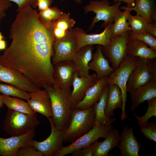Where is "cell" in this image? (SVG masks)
Returning <instances> with one entry per match:
<instances>
[{
	"mask_svg": "<svg viewBox=\"0 0 156 156\" xmlns=\"http://www.w3.org/2000/svg\"><path fill=\"white\" fill-rule=\"evenodd\" d=\"M9 37L11 42L0 55V64L20 72L40 88L53 85L55 40L50 28L40 21L37 10L28 6L18 12Z\"/></svg>",
	"mask_w": 156,
	"mask_h": 156,
	"instance_id": "obj_1",
	"label": "cell"
},
{
	"mask_svg": "<svg viewBox=\"0 0 156 156\" xmlns=\"http://www.w3.org/2000/svg\"><path fill=\"white\" fill-rule=\"evenodd\" d=\"M44 88L47 91L51 99V118L54 126L57 129L66 131L71 118V87L62 89L52 85L46 86Z\"/></svg>",
	"mask_w": 156,
	"mask_h": 156,
	"instance_id": "obj_2",
	"label": "cell"
},
{
	"mask_svg": "<svg viewBox=\"0 0 156 156\" xmlns=\"http://www.w3.org/2000/svg\"><path fill=\"white\" fill-rule=\"evenodd\" d=\"M95 114L93 105L86 109H72L70 124L66 131L63 142H72L93 127Z\"/></svg>",
	"mask_w": 156,
	"mask_h": 156,
	"instance_id": "obj_3",
	"label": "cell"
},
{
	"mask_svg": "<svg viewBox=\"0 0 156 156\" xmlns=\"http://www.w3.org/2000/svg\"><path fill=\"white\" fill-rule=\"evenodd\" d=\"M40 122L36 113L28 114L8 109L3 122V128L11 136H19L35 129Z\"/></svg>",
	"mask_w": 156,
	"mask_h": 156,
	"instance_id": "obj_4",
	"label": "cell"
},
{
	"mask_svg": "<svg viewBox=\"0 0 156 156\" xmlns=\"http://www.w3.org/2000/svg\"><path fill=\"white\" fill-rule=\"evenodd\" d=\"M137 64L135 57L126 56L118 68L108 76L107 79L108 85L111 84L117 85L120 88L122 94L123 105L120 120H125L127 118L125 112L127 96V83L129 76L137 67Z\"/></svg>",
	"mask_w": 156,
	"mask_h": 156,
	"instance_id": "obj_5",
	"label": "cell"
},
{
	"mask_svg": "<svg viewBox=\"0 0 156 156\" xmlns=\"http://www.w3.org/2000/svg\"><path fill=\"white\" fill-rule=\"evenodd\" d=\"M137 66L130 75L127 83V91L130 93L141 86L156 81V60L135 57Z\"/></svg>",
	"mask_w": 156,
	"mask_h": 156,
	"instance_id": "obj_6",
	"label": "cell"
},
{
	"mask_svg": "<svg viewBox=\"0 0 156 156\" xmlns=\"http://www.w3.org/2000/svg\"><path fill=\"white\" fill-rule=\"evenodd\" d=\"M122 3L121 1H117L114 5H110L108 0H90L83 8L85 14L90 11H93L96 14L92 18L89 29H92L96 23L101 20L104 21L101 27H105L113 24L115 16L122 12L120 10Z\"/></svg>",
	"mask_w": 156,
	"mask_h": 156,
	"instance_id": "obj_7",
	"label": "cell"
},
{
	"mask_svg": "<svg viewBox=\"0 0 156 156\" xmlns=\"http://www.w3.org/2000/svg\"><path fill=\"white\" fill-rule=\"evenodd\" d=\"M113 128L112 125L95 123L88 132L77 138L69 145L63 147L54 156H63L87 146L100 138H105L107 133Z\"/></svg>",
	"mask_w": 156,
	"mask_h": 156,
	"instance_id": "obj_8",
	"label": "cell"
},
{
	"mask_svg": "<svg viewBox=\"0 0 156 156\" xmlns=\"http://www.w3.org/2000/svg\"><path fill=\"white\" fill-rule=\"evenodd\" d=\"M129 31L119 36L111 37V42L107 46H102V51L105 57L108 58L111 67L117 69L123 62L126 55V49L129 38Z\"/></svg>",
	"mask_w": 156,
	"mask_h": 156,
	"instance_id": "obj_9",
	"label": "cell"
},
{
	"mask_svg": "<svg viewBox=\"0 0 156 156\" xmlns=\"http://www.w3.org/2000/svg\"><path fill=\"white\" fill-rule=\"evenodd\" d=\"M48 119L51 125L50 135L42 142L33 140L31 144L43 156H54L55 153L63 147L62 143L66 131L56 129L53 123L51 118Z\"/></svg>",
	"mask_w": 156,
	"mask_h": 156,
	"instance_id": "obj_10",
	"label": "cell"
},
{
	"mask_svg": "<svg viewBox=\"0 0 156 156\" xmlns=\"http://www.w3.org/2000/svg\"><path fill=\"white\" fill-rule=\"evenodd\" d=\"M53 64L63 60H72L77 51V42L72 30L64 38L55 40L53 44Z\"/></svg>",
	"mask_w": 156,
	"mask_h": 156,
	"instance_id": "obj_11",
	"label": "cell"
},
{
	"mask_svg": "<svg viewBox=\"0 0 156 156\" xmlns=\"http://www.w3.org/2000/svg\"><path fill=\"white\" fill-rule=\"evenodd\" d=\"M0 81L14 86L28 92L36 91L40 89L20 72L0 64Z\"/></svg>",
	"mask_w": 156,
	"mask_h": 156,
	"instance_id": "obj_12",
	"label": "cell"
},
{
	"mask_svg": "<svg viewBox=\"0 0 156 156\" xmlns=\"http://www.w3.org/2000/svg\"><path fill=\"white\" fill-rule=\"evenodd\" d=\"M53 83L55 87L65 89L72 86L74 74L76 71L72 60L62 61L53 64Z\"/></svg>",
	"mask_w": 156,
	"mask_h": 156,
	"instance_id": "obj_13",
	"label": "cell"
},
{
	"mask_svg": "<svg viewBox=\"0 0 156 156\" xmlns=\"http://www.w3.org/2000/svg\"><path fill=\"white\" fill-rule=\"evenodd\" d=\"M112 24L106 26L103 31L99 34H88L81 28L73 29L72 32L77 42V51L81 47L88 45L108 46L111 42V27Z\"/></svg>",
	"mask_w": 156,
	"mask_h": 156,
	"instance_id": "obj_14",
	"label": "cell"
},
{
	"mask_svg": "<svg viewBox=\"0 0 156 156\" xmlns=\"http://www.w3.org/2000/svg\"><path fill=\"white\" fill-rule=\"evenodd\" d=\"M35 135V129H33L21 135L8 138L0 137V155L16 156L18 149L31 144Z\"/></svg>",
	"mask_w": 156,
	"mask_h": 156,
	"instance_id": "obj_15",
	"label": "cell"
},
{
	"mask_svg": "<svg viewBox=\"0 0 156 156\" xmlns=\"http://www.w3.org/2000/svg\"><path fill=\"white\" fill-rule=\"evenodd\" d=\"M30 96L27 102L35 112L39 113L48 118L53 116L51 100L47 91L44 89L28 92Z\"/></svg>",
	"mask_w": 156,
	"mask_h": 156,
	"instance_id": "obj_16",
	"label": "cell"
},
{
	"mask_svg": "<svg viewBox=\"0 0 156 156\" xmlns=\"http://www.w3.org/2000/svg\"><path fill=\"white\" fill-rule=\"evenodd\" d=\"M99 79L96 73L90 75L86 77H79L75 71L72 84L73 89L71 92L72 109L82 99L87 90Z\"/></svg>",
	"mask_w": 156,
	"mask_h": 156,
	"instance_id": "obj_17",
	"label": "cell"
},
{
	"mask_svg": "<svg viewBox=\"0 0 156 156\" xmlns=\"http://www.w3.org/2000/svg\"><path fill=\"white\" fill-rule=\"evenodd\" d=\"M122 156H139L141 143L135 138L133 127L125 126L120 135L119 143L118 146Z\"/></svg>",
	"mask_w": 156,
	"mask_h": 156,
	"instance_id": "obj_18",
	"label": "cell"
},
{
	"mask_svg": "<svg viewBox=\"0 0 156 156\" xmlns=\"http://www.w3.org/2000/svg\"><path fill=\"white\" fill-rule=\"evenodd\" d=\"M93 45H88L81 47L73 56V61L79 77H88L89 74L88 64L92 60Z\"/></svg>",
	"mask_w": 156,
	"mask_h": 156,
	"instance_id": "obj_19",
	"label": "cell"
},
{
	"mask_svg": "<svg viewBox=\"0 0 156 156\" xmlns=\"http://www.w3.org/2000/svg\"><path fill=\"white\" fill-rule=\"evenodd\" d=\"M120 134L118 130L114 129L107 134L105 140L102 142L97 140L91 144L93 156H107L109 151L118 146L119 143Z\"/></svg>",
	"mask_w": 156,
	"mask_h": 156,
	"instance_id": "obj_20",
	"label": "cell"
},
{
	"mask_svg": "<svg viewBox=\"0 0 156 156\" xmlns=\"http://www.w3.org/2000/svg\"><path fill=\"white\" fill-rule=\"evenodd\" d=\"M107 77H105L99 79L94 85L89 88L86 92L82 99L74 107L86 109L98 102L105 87L107 85Z\"/></svg>",
	"mask_w": 156,
	"mask_h": 156,
	"instance_id": "obj_21",
	"label": "cell"
},
{
	"mask_svg": "<svg viewBox=\"0 0 156 156\" xmlns=\"http://www.w3.org/2000/svg\"><path fill=\"white\" fill-rule=\"evenodd\" d=\"M102 46L98 45L96 51L92 54V60L89 62V70L96 73L99 79L108 76L114 71L110 66L108 59L104 56L102 51Z\"/></svg>",
	"mask_w": 156,
	"mask_h": 156,
	"instance_id": "obj_22",
	"label": "cell"
},
{
	"mask_svg": "<svg viewBox=\"0 0 156 156\" xmlns=\"http://www.w3.org/2000/svg\"><path fill=\"white\" fill-rule=\"evenodd\" d=\"M133 111L142 103L156 97V81H152L136 89L130 93Z\"/></svg>",
	"mask_w": 156,
	"mask_h": 156,
	"instance_id": "obj_23",
	"label": "cell"
},
{
	"mask_svg": "<svg viewBox=\"0 0 156 156\" xmlns=\"http://www.w3.org/2000/svg\"><path fill=\"white\" fill-rule=\"evenodd\" d=\"M144 42L129 37L127 42L126 56L139 57L145 59H153L156 58V51L150 47Z\"/></svg>",
	"mask_w": 156,
	"mask_h": 156,
	"instance_id": "obj_24",
	"label": "cell"
},
{
	"mask_svg": "<svg viewBox=\"0 0 156 156\" xmlns=\"http://www.w3.org/2000/svg\"><path fill=\"white\" fill-rule=\"evenodd\" d=\"M76 23L70 17V13H64L49 28L55 40H59L65 37L72 30Z\"/></svg>",
	"mask_w": 156,
	"mask_h": 156,
	"instance_id": "obj_25",
	"label": "cell"
},
{
	"mask_svg": "<svg viewBox=\"0 0 156 156\" xmlns=\"http://www.w3.org/2000/svg\"><path fill=\"white\" fill-rule=\"evenodd\" d=\"M156 0H135L134 7L130 8L138 14L146 18L151 24H156Z\"/></svg>",
	"mask_w": 156,
	"mask_h": 156,
	"instance_id": "obj_26",
	"label": "cell"
},
{
	"mask_svg": "<svg viewBox=\"0 0 156 156\" xmlns=\"http://www.w3.org/2000/svg\"><path fill=\"white\" fill-rule=\"evenodd\" d=\"M108 86V99L105 113L107 118H111L114 115L115 109L122 108L123 100L121 90L117 85L111 84Z\"/></svg>",
	"mask_w": 156,
	"mask_h": 156,
	"instance_id": "obj_27",
	"label": "cell"
},
{
	"mask_svg": "<svg viewBox=\"0 0 156 156\" xmlns=\"http://www.w3.org/2000/svg\"><path fill=\"white\" fill-rule=\"evenodd\" d=\"M120 8L125 10L117 15L114 18V23L111 27V37L122 35L132 30L127 21L131 11L130 8L124 6L120 7Z\"/></svg>",
	"mask_w": 156,
	"mask_h": 156,
	"instance_id": "obj_28",
	"label": "cell"
},
{
	"mask_svg": "<svg viewBox=\"0 0 156 156\" xmlns=\"http://www.w3.org/2000/svg\"><path fill=\"white\" fill-rule=\"evenodd\" d=\"M109 89V86L107 84L103 89L99 100L93 105L95 114V124L112 125V123L116 120L115 118H108L105 113Z\"/></svg>",
	"mask_w": 156,
	"mask_h": 156,
	"instance_id": "obj_29",
	"label": "cell"
},
{
	"mask_svg": "<svg viewBox=\"0 0 156 156\" xmlns=\"http://www.w3.org/2000/svg\"><path fill=\"white\" fill-rule=\"evenodd\" d=\"M128 22L133 33L139 34L144 32L156 36V24H151L145 18L136 14L132 16L129 14Z\"/></svg>",
	"mask_w": 156,
	"mask_h": 156,
	"instance_id": "obj_30",
	"label": "cell"
},
{
	"mask_svg": "<svg viewBox=\"0 0 156 156\" xmlns=\"http://www.w3.org/2000/svg\"><path fill=\"white\" fill-rule=\"evenodd\" d=\"M0 97L4 104L9 109L28 114L36 113L31 109L27 102H25L21 99L15 97H12L1 94Z\"/></svg>",
	"mask_w": 156,
	"mask_h": 156,
	"instance_id": "obj_31",
	"label": "cell"
},
{
	"mask_svg": "<svg viewBox=\"0 0 156 156\" xmlns=\"http://www.w3.org/2000/svg\"><path fill=\"white\" fill-rule=\"evenodd\" d=\"M63 13L57 6L50 7L39 11V19L42 23L49 28Z\"/></svg>",
	"mask_w": 156,
	"mask_h": 156,
	"instance_id": "obj_32",
	"label": "cell"
},
{
	"mask_svg": "<svg viewBox=\"0 0 156 156\" xmlns=\"http://www.w3.org/2000/svg\"><path fill=\"white\" fill-rule=\"evenodd\" d=\"M7 96H12L26 100L30 98L28 92L10 84L0 83V93Z\"/></svg>",
	"mask_w": 156,
	"mask_h": 156,
	"instance_id": "obj_33",
	"label": "cell"
},
{
	"mask_svg": "<svg viewBox=\"0 0 156 156\" xmlns=\"http://www.w3.org/2000/svg\"><path fill=\"white\" fill-rule=\"evenodd\" d=\"M148 105L147 109L145 113L141 116L133 114L137 119L140 126L148 122V119L152 116L156 118V97L147 101Z\"/></svg>",
	"mask_w": 156,
	"mask_h": 156,
	"instance_id": "obj_34",
	"label": "cell"
},
{
	"mask_svg": "<svg viewBox=\"0 0 156 156\" xmlns=\"http://www.w3.org/2000/svg\"><path fill=\"white\" fill-rule=\"evenodd\" d=\"M129 36L130 38L137 39L144 42L152 50L156 51V38L153 35L147 32L136 34L130 31H129Z\"/></svg>",
	"mask_w": 156,
	"mask_h": 156,
	"instance_id": "obj_35",
	"label": "cell"
},
{
	"mask_svg": "<svg viewBox=\"0 0 156 156\" xmlns=\"http://www.w3.org/2000/svg\"><path fill=\"white\" fill-rule=\"evenodd\" d=\"M141 133L149 140L156 142V124L151 121L140 126Z\"/></svg>",
	"mask_w": 156,
	"mask_h": 156,
	"instance_id": "obj_36",
	"label": "cell"
},
{
	"mask_svg": "<svg viewBox=\"0 0 156 156\" xmlns=\"http://www.w3.org/2000/svg\"><path fill=\"white\" fill-rule=\"evenodd\" d=\"M16 156H43L31 145L29 144L20 148L18 150Z\"/></svg>",
	"mask_w": 156,
	"mask_h": 156,
	"instance_id": "obj_37",
	"label": "cell"
},
{
	"mask_svg": "<svg viewBox=\"0 0 156 156\" xmlns=\"http://www.w3.org/2000/svg\"><path fill=\"white\" fill-rule=\"evenodd\" d=\"M16 3L18 5L17 11L18 12L24 8L28 6L34 8L37 7L36 0H8Z\"/></svg>",
	"mask_w": 156,
	"mask_h": 156,
	"instance_id": "obj_38",
	"label": "cell"
},
{
	"mask_svg": "<svg viewBox=\"0 0 156 156\" xmlns=\"http://www.w3.org/2000/svg\"><path fill=\"white\" fill-rule=\"evenodd\" d=\"M71 154L73 156H93V151L91 145L75 151Z\"/></svg>",
	"mask_w": 156,
	"mask_h": 156,
	"instance_id": "obj_39",
	"label": "cell"
},
{
	"mask_svg": "<svg viewBox=\"0 0 156 156\" xmlns=\"http://www.w3.org/2000/svg\"><path fill=\"white\" fill-rule=\"evenodd\" d=\"M11 5V3L9 1L0 0V24L2 19L6 15V11Z\"/></svg>",
	"mask_w": 156,
	"mask_h": 156,
	"instance_id": "obj_40",
	"label": "cell"
},
{
	"mask_svg": "<svg viewBox=\"0 0 156 156\" xmlns=\"http://www.w3.org/2000/svg\"><path fill=\"white\" fill-rule=\"evenodd\" d=\"M37 5L39 11L50 7L53 3V0H36Z\"/></svg>",
	"mask_w": 156,
	"mask_h": 156,
	"instance_id": "obj_41",
	"label": "cell"
},
{
	"mask_svg": "<svg viewBox=\"0 0 156 156\" xmlns=\"http://www.w3.org/2000/svg\"><path fill=\"white\" fill-rule=\"evenodd\" d=\"M114 1L113 3L117 1H121L124 2L127 4V7L129 8H131L135 6V0H112Z\"/></svg>",
	"mask_w": 156,
	"mask_h": 156,
	"instance_id": "obj_42",
	"label": "cell"
},
{
	"mask_svg": "<svg viewBox=\"0 0 156 156\" xmlns=\"http://www.w3.org/2000/svg\"><path fill=\"white\" fill-rule=\"evenodd\" d=\"M6 43L3 39L0 40V51L4 50L6 48Z\"/></svg>",
	"mask_w": 156,
	"mask_h": 156,
	"instance_id": "obj_43",
	"label": "cell"
},
{
	"mask_svg": "<svg viewBox=\"0 0 156 156\" xmlns=\"http://www.w3.org/2000/svg\"><path fill=\"white\" fill-rule=\"evenodd\" d=\"M0 94H1L0 93ZM3 104L4 103L3 102V101H2L1 100V99L0 97V108H1L3 107Z\"/></svg>",
	"mask_w": 156,
	"mask_h": 156,
	"instance_id": "obj_44",
	"label": "cell"
},
{
	"mask_svg": "<svg viewBox=\"0 0 156 156\" xmlns=\"http://www.w3.org/2000/svg\"><path fill=\"white\" fill-rule=\"evenodd\" d=\"M4 37L2 35V33L0 31V40L3 39Z\"/></svg>",
	"mask_w": 156,
	"mask_h": 156,
	"instance_id": "obj_45",
	"label": "cell"
},
{
	"mask_svg": "<svg viewBox=\"0 0 156 156\" xmlns=\"http://www.w3.org/2000/svg\"><path fill=\"white\" fill-rule=\"evenodd\" d=\"M75 2L81 4L82 2V0H74Z\"/></svg>",
	"mask_w": 156,
	"mask_h": 156,
	"instance_id": "obj_46",
	"label": "cell"
}]
</instances>
